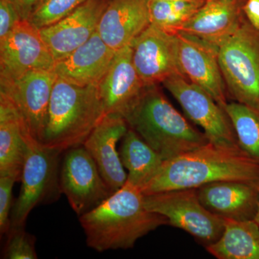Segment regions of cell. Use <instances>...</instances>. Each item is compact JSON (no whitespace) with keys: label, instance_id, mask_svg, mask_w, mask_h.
I'll list each match as a JSON object with an SVG mask.
<instances>
[{"label":"cell","instance_id":"cell-1","mask_svg":"<svg viewBox=\"0 0 259 259\" xmlns=\"http://www.w3.org/2000/svg\"><path fill=\"white\" fill-rule=\"evenodd\" d=\"M222 181L244 182L259 188V161L242 149L220 147L209 143L163 161L157 174L141 190L147 195L197 189Z\"/></svg>","mask_w":259,"mask_h":259},{"label":"cell","instance_id":"cell-2","mask_svg":"<svg viewBox=\"0 0 259 259\" xmlns=\"http://www.w3.org/2000/svg\"><path fill=\"white\" fill-rule=\"evenodd\" d=\"M87 244L98 252L129 249L159 227L168 225L164 216L151 212L144 194L127 180L100 205L79 217Z\"/></svg>","mask_w":259,"mask_h":259},{"label":"cell","instance_id":"cell-3","mask_svg":"<svg viewBox=\"0 0 259 259\" xmlns=\"http://www.w3.org/2000/svg\"><path fill=\"white\" fill-rule=\"evenodd\" d=\"M124 118L163 161L209 143L205 134L194 128L168 102L158 85L146 86Z\"/></svg>","mask_w":259,"mask_h":259},{"label":"cell","instance_id":"cell-4","mask_svg":"<svg viewBox=\"0 0 259 259\" xmlns=\"http://www.w3.org/2000/svg\"><path fill=\"white\" fill-rule=\"evenodd\" d=\"M105 115L97 85L77 86L57 77L41 144L63 152L82 146Z\"/></svg>","mask_w":259,"mask_h":259},{"label":"cell","instance_id":"cell-5","mask_svg":"<svg viewBox=\"0 0 259 259\" xmlns=\"http://www.w3.org/2000/svg\"><path fill=\"white\" fill-rule=\"evenodd\" d=\"M218 59L230 95L259 114V29L245 15L218 47Z\"/></svg>","mask_w":259,"mask_h":259},{"label":"cell","instance_id":"cell-6","mask_svg":"<svg viewBox=\"0 0 259 259\" xmlns=\"http://www.w3.org/2000/svg\"><path fill=\"white\" fill-rule=\"evenodd\" d=\"M63 153L33 139H29L20 179L21 187L10 215V230L25 228L32 209L40 204L52 203L60 197Z\"/></svg>","mask_w":259,"mask_h":259},{"label":"cell","instance_id":"cell-7","mask_svg":"<svg viewBox=\"0 0 259 259\" xmlns=\"http://www.w3.org/2000/svg\"><path fill=\"white\" fill-rule=\"evenodd\" d=\"M144 204L148 210L164 216L169 226L187 232L205 247L215 243L224 231L225 219L204 207L197 189L147 194Z\"/></svg>","mask_w":259,"mask_h":259},{"label":"cell","instance_id":"cell-8","mask_svg":"<svg viewBox=\"0 0 259 259\" xmlns=\"http://www.w3.org/2000/svg\"><path fill=\"white\" fill-rule=\"evenodd\" d=\"M162 84L180 104L187 117L203 130L209 143L241 149L229 116L205 90L182 75L170 76Z\"/></svg>","mask_w":259,"mask_h":259},{"label":"cell","instance_id":"cell-9","mask_svg":"<svg viewBox=\"0 0 259 259\" xmlns=\"http://www.w3.org/2000/svg\"><path fill=\"white\" fill-rule=\"evenodd\" d=\"M57 79L54 71L33 70L16 78H0V95L13 103L32 139L41 143Z\"/></svg>","mask_w":259,"mask_h":259},{"label":"cell","instance_id":"cell-10","mask_svg":"<svg viewBox=\"0 0 259 259\" xmlns=\"http://www.w3.org/2000/svg\"><path fill=\"white\" fill-rule=\"evenodd\" d=\"M60 186L61 192L79 218L113 193L83 145L64 151L61 163Z\"/></svg>","mask_w":259,"mask_h":259},{"label":"cell","instance_id":"cell-11","mask_svg":"<svg viewBox=\"0 0 259 259\" xmlns=\"http://www.w3.org/2000/svg\"><path fill=\"white\" fill-rule=\"evenodd\" d=\"M56 61L40 28L20 20L0 40V78H16L33 70L54 71Z\"/></svg>","mask_w":259,"mask_h":259},{"label":"cell","instance_id":"cell-12","mask_svg":"<svg viewBox=\"0 0 259 259\" xmlns=\"http://www.w3.org/2000/svg\"><path fill=\"white\" fill-rule=\"evenodd\" d=\"M131 46L135 67L146 86L158 85L175 75L183 76L179 64L176 33L151 24Z\"/></svg>","mask_w":259,"mask_h":259},{"label":"cell","instance_id":"cell-13","mask_svg":"<svg viewBox=\"0 0 259 259\" xmlns=\"http://www.w3.org/2000/svg\"><path fill=\"white\" fill-rule=\"evenodd\" d=\"M176 35L182 74L225 109L228 90L218 63L217 48L184 32H177Z\"/></svg>","mask_w":259,"mask_h":259},{"label":"cell","instance_id":"cell-14","mask_svg":"<svg viewBox=\"0 0 259 259\" xmlns=\"http://www.w3.org/2000/svg\"><path fill=\"white\" fill-rule=\"evenodd\" d=\"M110 2L87 0L59 21L40 28L56 62L69 56L97 31L100 19Z\"/></svg>","mask_w":259,"mask_h":259},{"label":"cell","instance_id":"cell-15","mask_svg":"<svg viewBox=\"0 0 259 259\" xmlns=\"http://www.w3.org/2000/svg\"><path fill=\"white\" fill-rule=\"evenodd\" d=\"M128 128L122 116L106 114L83 144L113 193L120 190L127 180V174L117 146Z\"/></svg>","mask_w":259,"mask_h":259},{"label":"cell","instance_id":"cell-16","mask_svg":"<svg viewBox=\"0 0 259 259\" xmlns=\"http://www.w3.org/2000/svg\"><path fill=\"white\" fill-rule=\"evenodd\" d=\"M146 87L135 67L131 46L115 51L110 67L97 84L105 115L124 117Z\"/></svg>","mask_w":259,"mask_h":259},{"label":"cell","instance_id":"cell-17","mask_svg":"<svg viewBox=\"0 0 259 259\" xmlns=\"http://www.w3.org/2000/svg\"><path fill=\"white\" fill-rule=\"evenodd\" d=\"M150 0H110L97 32L115 51L131 45L151 25Z\"/></svg>","mask_w":259,"mask_h":259},{"label":"cell","instance_id":"cell-18","mask_svg":"<svg viewBox=\"0 0 259 259\" xmlns=\"http://www.w3.org/2000/svg\"><path fill=\"white\" fill-rule=\"evenodd\" d=\"M247 0H206L179 31L217 48L236 31L244 17ZM178 31V32H179Z\"/></svg>","mask_w":259,"mask_h":259},{"label":"cell","instance_id":"cell-19","mask_svg":"<svg viewBox=\"0 0 259 259\" xmlns=\"http://www.w3.org/2000/svg\"><path fill=\"white\" fill-rule=\"evenodd\" d=\"M197 192L204 207L223 219L254 220L258 207V187L236 181H222L202 186Z\"/></svg>","mask_w":259,"mask_h":259},{"label":"cell","instance_id":"cell-20","mask_svg":"<svg viewBox=\"0 0 259 259\" xmlns=\"http://www.w3.org/2000/svg\"><path fill=\"white\" fill-rule=\"evenodd\" d=\"M115 54L97 31L69 56L56 61L54 71L57 77L77 86L97 85Z\"/></svg>","mask_w":259,"mask_h":259},{"label":"cell","instance_id":"cell-21","mask_svg":"<svg viewBox=\"0 0 259 259\" xmlns=\"http://www.w3.org/2000/svg\"><path fill=\"white\" fill-rule=\"evenodd\" d=\"M30 139L32 138L17 109L0 95V177L20 182Z\"/></svg>","mask_w":259,"mask_h":259},{"label":"cell","instance_id":"cell-22","mask_svg":"<svg viewBox=\"0 0 259 259\" xmlns=\"http://www.w3.org/2000/svg\"><path fill=\"white\" fill-rule=\"evenodd\" d=\"M205 248L218 259H259V226L254 220L225 219L222 236Z\"/></svg>","mask_w":259,"mask_h":259},{"label":"cell","instance_id":"cell-23","mask_svg":"<svg viewBox=\"0 0 259 259\" xmlns=\"http://www.w3.org/2000/svg\"><path fill=\"white\" fill-rule=\"evenodd\" d=\"M121 161L127 170V181L142 189L157 174L163 160L131 128L121 140Z\"/></svg>","mask_w":259,"mask_h":259},{"label":"cell","instance_id":"cell-24","mask_svg":"<svg viewBox=\"0 0 259 259\" xmlns=\"http://www.w3.org/2000/svg\"><path fill=\"white\" fill-rule=\"evenodd\" d=\"M225 110L229 116L240 147L259 161V114L239 102H228Z\"/></svg>","mask_w":259,"mask_h":259},{"label":"cell","instance_id":"cell-25","mask_svg":"<svg viewBox=\"0 0 259 259\" xmlns=\"http://www.w3.org/2000/svg\"><path fill=\"white\" fill-rule=\"evenodd\" d=\"M203 5L192 2L150 0L151 24L165 31L176 33Z\"/></svg>","mask_w":259,"mask_h":259},{"label":"cell","instance_id":"cell-26","mask_svg":"<svg viewBox=\"0 0 259 259\" xmlns=\"http://www.w3.org/2000/svg\"><path fill=\"white\" fill-rule=\"evenodd\" d=\"M87 0H44L29 21L38 28L49 26L74 11Z\"/></svg>","mask_w":259,"mask_h":259},{"label":"cell","instance_id":"cell-27","mask_svg":"<svg viewBox=\"0 0 259 259\" xmlns=\"http://www.w3.org/2000/svg\"><path fill=\"white\" fill-rule=\"evenodd\" d=\"M3 249V258L6 259H36L35 236L25 231V228L10 230Z\"/></svg>","mask_w":259,"mask_h":259},{"label":"cell","instance_id":"cell-28","mask_svg":"<svg viewBox=\"0 0 259 259\" xmlns=\"http://www.w3.org/2000/svg\"><path fill=\"white\" fill-rule=\"evenodd\" d=\"M17 181L10 177H0V233L7 236L10 230L13 208V188Z\"/></svg>","mask_w":259,"mask_h":259},{"label":"cell","instance_id":"cell-29","mask_svg":"<svg viewBox=\"0 0 259 259\" xmlns=\"http://www.w3.org/2000/svg\"><path fill=\"white\" fill-rule=\"evenodd\" d=\"M20 20L14 5L8 0H0V40L4 39Z\"/></svg>","mask_w":259,"mask_h":259},{"label":"cell","instance_id":"cell-30","mask_svg":"<svg viewBox=\"0 0 259 259\" xmlns=\"http://www.w3.org/2000/svg\"><path fill=\"white\" fill-rule=\"evenodd\" d=\"M18 11L22 20H29L44 0H8Z\"/></svg>","mask_w":259,"mask_h":259},{"label":"cell","instance_id":"cell-31","mask_svg":"<svg viewBox=\"0 0 259 259\" xmlns=\"http://www.w3.org/2000/svg\"><path fill=\"white\" fill-rule=\"evenodd\" d=\"M243 10L249 23L259 29V0H247Z\"/></svg>","mask_w":259,"mask_h":259},{"label":"cell","instance_id":"cell-32","mask_svg":"<svg viewBox=\"0 0 259 259\" xmlns=\"http://www.w3.org/2000/svg\"><path fill=\"white\" fill-rule=\"evenodd\" d=\"M163 1H185L192 2V3H199V4H204L206 0H163Z\"/></svg>","mask_w":259,"mask_h":259},{"label":"cell","instance_id":"cell-33","mask_svg":"<svg viewBox=\"0 0 259 259\" xmlns=\"http://www.w3.org/2000/svg\"><path fill=\"white\" fill-rule=\"evenodd\" d=\"M254 221H255V222H256L257 224H258V226H259V203L258 210H257L256 214H255Z\"/></svg>","mask_w":259,"mask_h":259}]
</instances>
